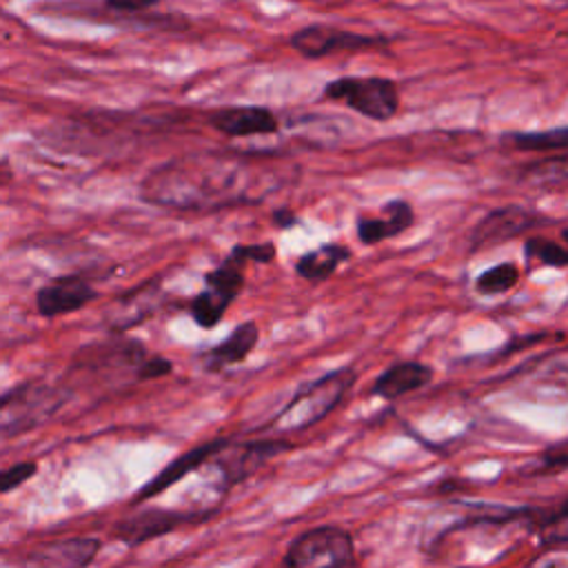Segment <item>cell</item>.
<instances>
[{
	"label": "cell",
	"instance_id": "obj_1",
	"mask_svg": "<svg viewBox=\"0 0 568 568\" xmlns=\"http://www.w3.org/2000/svg\"><path fill=\"white\" fill-rule=\"evenodd\" d=\"M253 164L240 153H200L175 158L151 171L140 184L149 204L195 211L253 200L248 173Z\"/></svg>",
	"mask_w": 568,
	"mask_h": 568
},
{
	"label": "cell",
	"instance_id": "obj_2",
	"mask_svg": "<svg viewBox=\"0 0 568 568\" xmlns=\"http://www.w3.org/2000/svg\"><path fill=\"white\" fill-rule=\"evenodd\" d=\"M320 98L339 102L373 122H388L399 111L397 82L386 75H339L322 87Z\"/></svg>",
	"mask_w": 568,
	"mask_h": 568
},
{
	"label": "cell",
	"instance_id": "obj_3",
	"mask_svg": "<svg viewBox=\"0 0 568 568\" xmlns=\"http://www.w3.org/2000/svg\"><path fill=\"white\" fill-rule=\"evenodd\" d=\"M246 264V257L235 244L215 268L204 273V288L191 300L189 306V313L197 326L213 328L220 324L226 308L233 304L244 286Z\"/></svg>",
	"mask_w": 568,
	"mask_h": 568
},
{
	"label": "cell",
	"instance_id": "obj_4",
	"mask_svg": "<svg viewBox=\"0 0 568 568\" xmlns=\"http://www.w3.org/2000/svg\"><path fill=\"white\" fill-rule=\"evenodd\" d=\"M353 537L339 526H315L300 532L282 568H346L353 561Z\"/></svg>",
	"mask_w": 568,
	"mask_h": 568
},
{
	"label": "cell",
	"instance_id": "obj_5",
	"mask_svg": "<svg viewBox=\"0 0 568 568\" xmlns=\"http://www.w3.org/2000/svg\"><path fill=\"white\" fill-rule=\"evenodd\" d=\"M353 379H355V373L351 368H337L315 379L304 390H300L275 417L277 428H306L320 422L326 413H331L339 404V399L344 397Z\"/></svg>",
	"mask_w": 568,
	"mask_h": 568
},
{
	"label": "cell",
	"instance_id": "obj_6",
	"mask_svg": "<svg viewBox=\"0 0 568 568\" xmlns=\"http://www.w3.org/2000/svg\"><path fill=\"white\" fill-rule=\"evenodd\" d=\"M548 224H552V220L535 209H528L524 204H504L490 209L486 215L479 217L468 235V251L479 253L515 237H524L530 231Z\"/></svg>",
	"mask_w": 568,
	"mask_h": 568
},
{
	"label": "cell",
	"instance_id": "obj_7",
	"mask_svg": "<svg viewBox=\"0 0 568 568\" xmlns=\"http://www.w3.org/2000/svg\"><path fill=\"white\" fill-rule=\"evenodd\" d=\"M386 42L388 40L384 36H368V33L335 29L331 24H306L288 38V47L306 60H320L342 51L382 49L386 47Z\"/></svg>",
	"mask_w": 568,
	"mask_h": 568
},
{
	"label": "cell",
	"instance_id": "obj_8",
	"mask_svg": "<svg viewBox=\"0 0 568 568\" xmlns=\"http://www.w3.org/2000/svg\"><path fill=\"white\" fill-rule=\"evenodd\" d=\"M209 124L229 138L271 135L280 131V120L268 106L235 104L209 113Z\"/></svg>",
	"mask_w": 568,
	"mask_h": 568
},
{
	"label": "cell",
	"instance_id": "obj_9",
	"mask_svg": "<svg viewBox=\"0 0 568 568\" xmlns=\"http://www.w3.org/2000/svg\"><path fill=\"white\" fill-rule=\"evenodd\" d=\"M193 519H195V513H182V510H169V508H142L140 513L118 521L113 537L129 546H138L155 537H162Z\"/></svg>",
	"mask_w": 568,
	"mask_h": 568
},
{
	"label": "cell",
	"instance_id": "obj_10",
	"mask_svg": "<svg viewBox=\"0 0 568 568\" xmlns=\"http://www.w3.org/2000/svg\"><path fill=\"white\" fill-rule=\"evenodd\" d=\"M95 288L80 275H60L51 282H47L38 295L36 306L38 313L44 317H58L73 311H80L91 300H95Z\"/></svg>",
	"mask_w": 568,
	"mask_h": 568
},
{
	"label": "cell",
	"instance_id": "obj_11",
	"mask_svg": "<svg viewBox=\"0 0 568 568\" xmlns=\"http://www.w3.org/2000/svg\"><path fill=\"white\" fill-rule=\"evenodd\" d=\"M415 220H417V215H415L413 204L404 197H393L382 204L379 217L357 215L355 233L364 246H373V244H379L384 240H390V237L408 231L415 224Z\"/></svg>",
	"mask_w": 568,
	"mask_h": 568
},
{
	"label": "cell",
	"instance_id": "obj_12",
	"mask_svg": "<svg viewBox=\"0 0 568 568\" xmlns=\"http://www.w3.org/2000/svg\"><path fill=\"white\" fill-rule=\"evenodd\" d=\"M100 550V539L95 537H69L58 539L47 546L36 548L24 568H87Z\"/></svg>",
	"mask_w": 568,
	"mask_h": 568
},
{
	"label": "cell",
	"instance_id": "obj_13",
	"mask_svg": "<svg viewBox=\"0 0 568 568\" xmlns=\"http://www.w3.org/2000/svg\"><path fill=\"white\" fill-rule=\"evenodd\" d=\"M226 439H213V442H204L186 453H182L180 457H175L169 466H164L153 479H149L133 497V504L142 501V499H149V497H155L160 495L162 490H166L169 486L178 484L182 477H186L189 473L197 470L204 462H209V457L222 453L226 448Z\"/></svg>",
	"mask_w": 568,
	"mask_h": 568
},
{
	"label": "cell",
	"instance_id": "obj_14",
	"mask_svg": "<svg viewBox=\"0 0 568 568\" xmlns=\"http://www.w3.org/2000/svg\"><path fill=\"white\" fill-rule=\"evenodd\" d=\"M435 377V371L417 359H402L384 368L371 386V393L382 399H397L413 390L428 386Z\"/></svg>",
	"mask_w": 568,
	"mask_h": 568
},
{
	"label": "cell",
	"instance_id": "obj_15",
	"mask_svg": "<svg viewBox=\"0 0 568 568\" xmlns=\"http://www.w3.org/2000/svg\"><path fill=\"white\" fill-rule=\"evenodd\" d=\"M257 339H260V328L255 322L248 320L237 324L220 344H215L204 353L202 359L206 371H222L226 366L244 362L251 355V351L257 346Z\"/></svg>",
	"mask_w": 568,
	"mask_h": 568
},
{
	"label": "cell",
	"instance_id": "obj_16",
	"mask_svg": "<svg viewBox=\"0 0 568 568\" xmlns=\"http://www.w3.org/2000/svg\"><path fill=\"white\" fill-rule=\"evenodd\" d=\"M158 297H160V288H158L155 280L124 293L120 300L113 302V306L109 311V324L115 331L140 324L142 320H146L153 313Z\"/></svg>",
	"mask_w": 568,
	"mask_h": 568
},
{
	"label": "cell",
	"instance_id": "obj_17",
	"mask_svg": "<svg viewBox=\"0 0 568 568\" xmlns=\"http://www.w3.org/2000/svg\"><path fill=\"white\" fill-rule=\"evenodd\" d=\"M351 260V248L339 242H324L311 251H304L295 260V273L308 282L328 280L344 262Z\"/></svg>",
	"mask_w": 568,
	"mask_h": 568
},
{
	"label": "cell",
	"instance_id": "obj_18",
	"mask_svg": "<svg viewBox=\"0 0 568 568\" xmlns=\"http://www.w3.org/2000/svg\"><path fill=\"white\" fill-rule=\"evenodd\" d=\"M517 182L539 191H555L568 186V151L544 155L521 164L517 169Z\"/></svg>",
	"mask_w": 568,
	"mask_h": 568
},
{
	"label": "cell",
	"instance_id": "obj_19",
	"mask_svg": "<svg viewBox=\"0 0 568 568\" xmlns=\"http://www.w3.org/2000/svg\"><path fill=\"white\" fill-rule=\"evenodd\" d=\"M501 142L515 151H566L568 124L541 131H510L501 135Z\"/></svg>",
	"mask_w": 568,
	"mask_h": 568
},
{
	"label": "cell",
	"instance_id": "obj_20",
	"mask_svg": "<svg viewBox=\"0 0 568 568\" xmlns=\"http://www.w3.org/2000/svg\"><path fill=\"white\" fill-rule=\"evenodd\" d=\"M524 257L535 260L541 266H555V268L568 266V226L561 229L559 240H550L544 235H528L524 240Z\"/></svg>",
	"mask_w": 568,
	"mask_h": 568
},
{
	"label": "cell",
	"instance_id": "obj_21",
	"mask_svg": "<svg viewBox=\"0 0 568 568\" xmlns=\"http://www.w3.org/2000/svg\"><path fill=\"white\" fill-rule=\"evenodd\" d=\"M521 273L519 266L513 262H499L490 268H484L477 277H475V291L479 295H501L508 293L517 286Z\"/></svg>",
	"mask_w": 568,
	"mask_h": 568
},
{
	"label": "cell",
	"instance_id": "obj_22",
	"mask_svg": "<svg viewBox=\"0 0 568 568\" xmlns=\"http://www.w3.org/2000/svg\"><path fill=\"white\" fill-rule=\"evenodd\" d=\"M291 444L288 442H251L242 448L237 462H233V470L226 475L229 481H237L240 477L248 475L255 466H260L264 459L282 453V450H288Z\"/></svg>",
	"mask_w": 568,
	"mask_h": 568
},
{
	"label": "cell",
	"instance_id": "obj_23",
	"mask_svg": "<svg viewBox=\"0 0 568 568\" xmlns=\"http://www.w3.org/2000/svg\"><path fill=\"white\" fill-rule=\"evenodd\" d=\"M160 0H102V9L109 16H120V18H133L140 13H146L153 9Z\"/></svg>",
	"mask_w": 568,
	"mask_h": 568
},
{
	"label": "cell",
	"instance_id": "obj_24",
	"mask_svg": "<svg viewBox=\"0 0 568 568\" xmlns=\"http://www.w3.org/2000/svg\"><path fill=\"white\" fill-rule=\"evenodd\" d=\"M38 470V466L33 462H18L9 468L0 470V493H9L18 486H22L27 479H31V475Z\"/></svg>",
	"mask_w": 568,
	"mask_h": 568
},
{
	"label": "cell",
	"instance_id": "obj_25",
	"mask_svg": "<svg viewBox=\"0 0 568 568\" xmlns=\"http://www.w3.org/2000/svg\"><path fill=\"white\" fill-rule=\"evenodd\" d=\"M568 468V444H559L548 448L539 457V470L537 473H557Z\"/></svg>",
	"mask_w": 568,
	"mask_h": 568
},
{
	"label": "cell",
	"instance_id": "obj_26",
	"mask_svg": "<svg viewBox=\"0 0 568 568\" xmlns=\"http://www.w3.org/2000/svg\"><path fill=\"white\" fill-rule=\"evenodd\" d=\"M246 262H257V264H271L277 257V248L273 242H255V244H237Z\"/></svg>",
	"mask_w": 568,
	"mask_h": 568
},
{
	"label": "cell",
	"instance_id": "obj_27",
	"mask_svg": "<svg viewBox=\"0 0 568 568\" xmlns=\"http://www.w3.org/2000/svg\"><path fill=\"white\" fill-rule=\"evenodd\" d=\"M173 371V364L171 359L162 357V355H155V357H144V362L138 366L135 375L140 379H155V377H164Z\"/></svg>",
	"mask_w": 568,
	"mask_h": 568
},
{
	"label": "cell",
	"instance_id": "obj_28",
	"mask_svg": "<svg viewBox=\"0 0 568 568\" xmlns=\"http://www.w3.org/2000/svg\"><path fill=\"white\" fill-rule=\"evenodd\" d=\"M271 220H273V226H277V229H282V231L293 229V226L300 224V217H297V215L293 213V209H288V206L275 209V211L271 213Z\"/></svg>",
	"mask_w": 568,
	"mask_h": 568
},
{
	"label": "cell",
	"instance_id": "obj_29",
	"mask_svg": "<svg viewBox=\"0 0 568 568\" xmlns=\"http://www.w3.org/2000/svg\"><path fill=\"white\" fill-rule=\"evenodd\" d=\"M559 519H568V501H566L552 517H548L546 524H555V521H559Z\"/></svg>",
	"mask_w": 568,
	"mask_h": 568
}]
</instances>
